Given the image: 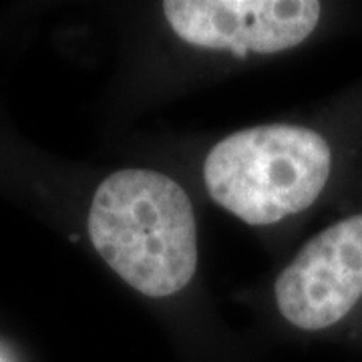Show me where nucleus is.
Instances as JSON below:
<instances>
[{
    "label": "nucleus",
    "instance_id": "1",
    "mask_svg": "<svg viewBox=\"0 0 362 362\" xmlns=\"http://www.w3.org/2000/svg\"><path fill=\"white\" fill-rule=\"evenodd\" d=\"M87 228L111 270L145 296H171L194 278L192 202L159 171L121 169L109 175L95 192Z\"/></svg>",
    "mask_w": 362,
    "mask_h": 362
},
{
    "label": "nucleus",
    "instance_id": "2",
    "mask_svg": "<svg viewBox=\"0 0 362 362\" xmlns=\"http://www.w3.org/2000/svg\"><path fill=\"white\" fill-rule=\"evenodd\" d=\"M332 151L300 125H259L221 139L206 159L211 199L252 226H268L310 207L330 177Z\"/></svg>",
    "mask_w": 362,
    "mask_h": 362
},
{
    "label": "nucleus",
    "instance_id": "3",
    "mask_svg": "<svg viewBox=\"0 0 362 362\" xmlns=\"http://www.w3.org/2000/svg\"><path fill=\"white\" fill-rule=\"evenodd\" d=\"M322 6L314 0H165L163 14L181 40L214 49L270 54L310 37Z\"/></svg>",
    "mask_w": 362,
    "mask_h": 362
},
{
    "label": "nucleus",
    "instance_id": "4",
    "mask_svg": "<svg viewBox=\"0 0 362 362\" xmlns=\"http://www.w3.org/2000/svg\"><path fill=\"white\" fill-rule=\"evenodd\" d=\"M278 310L302 330H324L362 298V216H352L314 235L276 286Z\"/></svg>",
    "mask_w": 362,
    "mask_h": 362
}]
</instances>
